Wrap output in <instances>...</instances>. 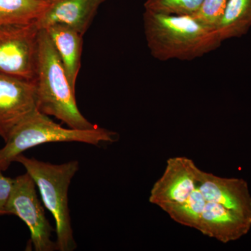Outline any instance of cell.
<instances>
[{
    "label": "cell",
    "mask_w": 251,
    "mask_h": 251,
    "mask_svg": "<svg viewBox=\"0 0 251 251\" xmlns=\"http://www.w3.org/2000/svg\"><path fill=\"white\" fill-rule=\"evenodd\" d=\"M49 4L47 0H0V26L34 22Z\"/></svg>",
    "instance_id": "obj_12"
},
{
    "label": "cell",
    "mask_w": 251,
    "mask_h": 251,
    "mask_svg": "<svg viewBox=\"0 0 251 251\" xmlns=\"http://www.w3.org/2000/svg\"><path fill=\"white\" fill-rule=\"evenodd\" d=\"M73 87L75 89L81 66L83 35L66 25L56 23L45 28Z\"/></svg>",
    "instance_id": "obj_10"
},
{
    "label": "cell",
    "mask_w": 251,
    "mask_h": 251,
    "mask_svg": "<svg viewBox=\"0 0 251 251\" xmlns=\"http://www.w3.org/2000/svg\"><path fill=\"white\" fill-rule=\"evenodd\" d=\"M36 109L48 116H53L69 128L90 130L98 126L83 116L75 99L67 73L45 29L39 32V52L35 78Z\"/></svg>",
    "instance_id": "obj_3"
},
{
    "label": "cell",
    "mask_w": 251,
    "mask_h": 251,
    "mask_svg": "<svg viewBox=\"0 0 251 251\" xmlns=\"http://www.w3.org/2000/svg\"><path fill=\"white\" fill-rule=\"evenodd\" d=\"M251 27V0H229L216 30L222 42L246 35Z\"/></svg>",
    "instance_id": "obj_11"
},
{
    "label": "cell",
    "mask_w": 251,
    "mask_h": 251,
    "mask_svg": "<svg viewBox=\"0 0 251 251\" xmlns=\"http://www.w3.org/2000/svg\"><path fill=\"white\" fill-rule=\"evenodd\" d=\"M36 109L34 81L0 74V137L4 142Z\"/></svg>",
    "instance_id": "obj_8"
},
{
    "label": "cell",
    "mask_w": 251,
    "mask_h": 251,
    "mask_svg": "<svg viewBox=\"0 0 251 251\" xmlns=\"http://www.w3.org/2000/svg\"><path fill=\"white\" fill-rule=\"evenodd\" d=\"M0 216H1V215H0Z\"/></svg>",
    "instance_id": "obj_17"
},
{
    "label": "cell",
    "mask_w": 251,
    "mask_h": 251,
    "mask_svg": "<svg viewBox=\"0 0 251 251\" xmlns=\"http://www.w3.org/2000/svg\"><path fill=\"white\" fill-rule=\"evenodd\" d=\"M118 139L116 132L99 126L90 130L64 128L36 109L16 127L0 149V172L6 171L18 155L43 144L78 142L99 145Z\"/></svg>",
    "instance_id": "obj_5"
},
{
    "label": "cell",
    "mask_w": 251,
    "mask_h": 251,
    "mask_svg": "<svg viewBox=\"0 0 251 251\" xmlns=\"http://www.w3.org/2000/svg\"><path fill=\"white\" fill-rule=\"evenodd\" d=\"M228 1L203 0L200 9L192 16L204 25L216 29L222 18Z\"/></svg>",
    "instance_id": "obj_14"
},
{
    "label": "cell",
    "mask_w": 251,
    "mask_h": 251,
    "mask_svg": "<svg viewBox=\"0 0 251 251\" xmlns=\"http://www.w3.org/2000/svg\"><path fill=\"white\" fill-rule=\"evenodd\" d=\"M40 29L36 21L0 26V74L34 81Z\"/></svg>",
    "instance_id": "obj_6"
},
{
    "label": "cell",
    "mask_w": 251,
    "mask_h": 251,
    "mask_svg": "<svg viewBox=\"0 0 251 251\" xmlns=\"http://www.w3.org/2000/svg\"><path fill=\"white\" fill-rule=\"evenodd\" d=\"M173 221L224 244L251 229V194L242 178L202 171L191 158H168L149 198Z\"/></svg>",
    "instance_id": "obj_1"
},
{
    "label": "cell",
    "mask_w": 251,
    "mask_h": 251,
    "mask_svg": "<svg viewBox=\"0 0 251 251\" xmlns=\"http://www.w3.org/2000/svg\"><path fill=\"white\" fill-rule=\"evenodd\" d=\"M143 27L150 54L159 61H191L222 44L215 29L192 16L160 14L145 10Z\"/></svg>",
    "instance_id": "obj_2"
},
{
    "label": "cell",
    "mask_w": 251,
    "mask_h": 251,
    "mask_svg": "<svg viewBox=\"0 0 251 251\" xmlns=\"http://www.w3.org/2000/svg\"><path fill=\"white\" fill-rule=\"evenodd\" d=\"M15 162L25 167L39 188L44 206L53 216L57 250H75L77 244L73 232L68 191L73 177L78 171V161L52 164L34 158H28L21 153L16 157Z\"/></svg>",
    "instance_id": "obj_4"
},
{
    "label": "cell",
    "mask_w": 251,
    "mask_h": 251,
    "mask_svg": "<svg viewBox=\"0 0 251 251\" xmlns=\"http://www.w3.org/2000/svg\"><path fill=\"white\" fill-rule=\"evenodd\" d=\"M203 0H146L145 10L160 14L193 16L198 11Z\"/></svg>",
    "instance_id": "obj_13"
},
{
    "label": "cell",
    "mask_w": 251,
    "mask_h": 251,
    "mask_svg": "<svg viewBox=\"0 0 251 251\" xmlns=\"http://www.w3.org/2000/svg\"><path fill=\"white\" fill-rule=\"evenodd\" d=\"M47 1H49H49H52V0H47Z\"/></svg>",
    "instance_id": "obj_16"
},
{
    "label": "cell",
    "mask_w": 251,
    "mask_h": 251,
    "mask_svg": "<svg viewBox=\"0 0 251 251\" xmlns=\"http://www.w3.org/2000/svg\"><path fill=\"white\" fill-rule=\"evenodd\" d=\"M36 186L34 180L27 173L15 178L6 206V214L17 216L25 223L30 231L34 251L57 250L56 242L52 240V227L46 219Z\"/></svg>",
    "instance_id": "obj_7"
},
{
    "label": "cell",
    "mask_w": 251,
    "mask_h": 251,
    "mask_svg": "<svg viewBox=\"0 0 251 251\" xmlns=\"http://www.w3.org/2000/svg\"><path fill=\"white\" fill-rule=\"evenodd\" d=\"M14 179L6 177L0 172V215H7L6 206L12 191Z\"/></svg>",
    "instance_id": "obj_15"
},
{
    "label": "cell",
    "mask_w": 251,
    "mask_h": 251,
    "mask_svg": "<svg viewBox=\"0 0 251 251\" xmlns=\"http://www.w3.org/2000/svg\"><path fill=\"white\" fill-rule=\"evenodd\" d=\"M108 0H52L36 21L41 29L51 25H66L85 35L100 5Z\"/></svg>",
    "instance_id": "obj_9"
}]
</instances>
